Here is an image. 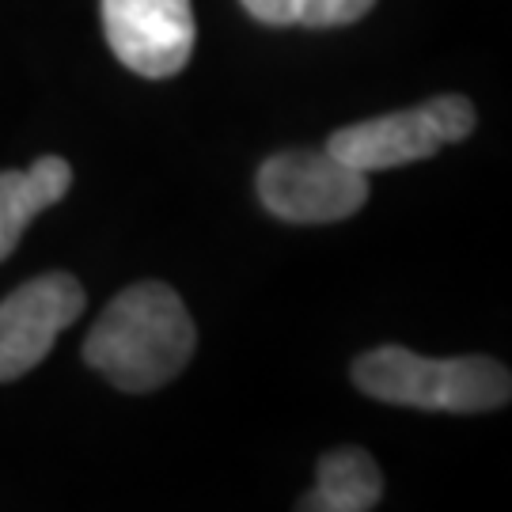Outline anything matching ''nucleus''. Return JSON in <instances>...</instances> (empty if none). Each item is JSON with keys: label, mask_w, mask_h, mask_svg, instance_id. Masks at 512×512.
<instances>
[{"label": "nucleus", "mask_w": 512, "mask_h": 512, "mask_svg": "<svg viewBox=\"0 0 512 512\" xmlns=\"http://www.w3.org/2000/svg\"><path fill=\"white\" fill-rule=\"evenodd\" d=\"M353 384L368 399L437 414H490L512 395V376L490 357H421L403 346H376L353 361Z\"/></svg>", "instance_id": "obj_2"}, {"label": "nucleus", "mask_w": 512, "mask_h": 512, "mask_svg": "<svg viewBox=\"0 0 512 512\" xmlns=\"http://www.w3.org/2000/svg\"><path fill=\"white\" fill-rule=\"evenodd\" d=\"M73 186V167L61 156H38L27 171H0V262L19 247L27 224L57 205Z\"/></svg>", "instance_id": "obj_7"}, {"label": "nucleus", "mask_w": 512, "mask_h": 512, "mask_svg": "<svg viewBox=\"0 0 512 512\" xmlns=\"http://www.w3.org/2000/svg\"><path fill=\"white\" fill-rule=\"evenodd\" d=\"M99 12L110 50L129 73L167 80L186 69L198 38L190 0H99Z\"/></svg>", "instance_id": "obj_5"}, {"label": "nucleus", "mask_w": 512, "mask_h": 512, "mask_svg": "<svg viewBox=\"0 0 512 512\" xmlns=\"http://www.w3.org/2000/svg\"><path fill=\"white\" fill-rule=\"evenodd\" d=\"M475 129V107L463 95H437L421 107L380 114L330 133L327 152L357 171H391L437 156L444 145L467 141Z\"/></svg>", "instance_id": "obj_3"}, {"label": "nucleus", "mask_w": 512, "mask_h": 512, "mask_svg": "<svg viewBox=\"0 0 512 512\" xmlns=\"http://www.w3.org/2000/svg\"><path fill=\"white\" fill-rule=\"evenodd\" d=\"M239 4L247 8V16L266 27H289L300 12V0H239Z\"/></svg>", "instance_id": "obj_10"}, {"label": "nucleus", "mask_w": 512, "mask_h": 512, "mask_svg": "<svg viewBox=\"0 0 512 512\" xmlns=\"http://www.w3.org/2000/svg\"><path fill=\"white\" fill-rule=\"evenodd\" d=\"M198 346V327L183 296L164 281L129 285L107 304L84 338V361L107 384L145 395L171 384Z\"/></svg>", "instance_id": "obj_1"}, {"label": "nucleus", "mask_w": 512, "mask_h": 512, "mask_svg": "<svg viewBox=\"0 0 512 512\" xmlns=\"http://www.w3.org/2000/svg\"><path fill=\"white\" fill-rule=\"evenodd\" d=\"M376 0H300L296 23L304 27H346L372 12Z\"/></svg>", "instance_id": "obj_9"}, {"label": "nucleus", "mask_w": 512, "mask_h": 512, "mask_svg": "<svg viewBox=\"0 0 512 512\" xmlns=\"http://www.w3.org/2000/svg\"><path fill=\"white\" fill-rule=\"evenodd\" d=\"M266 213L289 224H330L353 217L368 202V175L323 152H277L258 171Z\"/></svg>", "instance_id": "obj_4"}, {"label": "nucleus", "mask_w": 512, "mask_h": 512, "mask_svg": "<svg viewBox=\"0 0 512 512\" xmlns=\"http://www.w3.org/2000/svg\"><path fill=\"white\" fill-rule=\"evenodd\" d=\"M88 296L73 274H42L0 300V384L42 365L57 334L84 315Z\"/></svg>", "instance_id": "obj_6"}, {"label": "nucleus", "mask_w": 512, "mask_h": 512, "mask_svg": "<svg viewBox=\"0 0 512 512\" xmlns=\"http://www.w3.org/2000/svg\"><path fill=\"white\" fill-rule=\"evenodd\" d=\"M315 490L296 509L300 512H368L384 497V475L376 459L361 448H334L315 467Z\"/></svg>", "instance_id": "obj_8"}]
</instances>
